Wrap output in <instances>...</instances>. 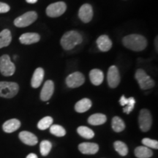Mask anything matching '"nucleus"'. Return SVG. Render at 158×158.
Returning a JSON list of instances; mask_svg holds the SVG:
<instances>
[{
  "mask_svg": "<svg viewBox=\"0 0 158 158\" xmlns=\"http://www.w3.org/2000/svg\"><path fill=\"white\" fill-rule=\"evenodd\" d=\"M10 6L7 4L0 2V13H7L10 10Z\"/></svg>",
  "mask_w": 158,
  "mask_h": 158,
  "instance_id": "2f4dec72",
  "label": "nucleus"
},
{
  "mask_svg": "<svg viewBox=\"0 0 158 158\" xmlns=\"http://www.w3.org/2000/svg\"><path fill=\"white\" fill-rule=\"evenodd\" d=\"M108 84L110 88H116L120 83V75L118 68L116 66H110L108 69L107 76Z\"/></svg>",
  "mask_w": 158,
  "mask_h": 158,
  "instance_id": "9d476101",
  "label": "nucleus"
},
{
  "mask_svg": "<svg viewBox=\"0 0 158 158\" xmlns=\"http://www.w3.org/2000/svg\"><path fill=\"white\" fill-rule=\"evenodd\" d=\"M51 147H52V143L49 141H43L40 145V154L43 156H47L50 152Z\"/></svg>",
  "mask_w": 158,
  "mask_h": 158,
  "instance_id": "c85d7f7f",
  "label": "nucleus"
},
{
  "mask_svg": "<svg viewBox=\"0 0 158 158\" xmlns=\"http://www.w3.org/2000/svg\"><path fill=\"white\" fill-rule=\"evenodd\" d=\"M15 64L11 62L8 55L0 57V72L5 76H11L15 73Z\"/></svg>",
  "mask_w": 158,
  "mask_h": 158,
  "instance_id": "39448f33",
  "label": "nucleus"
},
{
  "mask_svg": "<svg viewBox=\"0 0 158 158\" xmlns=\"http://www.w3.org/2000/svg\"><path fill=\"white\" fill-rule=\"evenodd\" d=\"M83 37L77 31H70L66 32L61 38L60 43L64 50L69 51L73 49L77 45L81 44Z\"/></svg>",
  "mask_w": 158,
  "mask_h": 158,
  "instance_id": "f03ea898",
  "label": "nucleus"
},
{
  "mask_svg": "<svg viewBox=\"0 0 158 158\" xmlns=\"http://www.w3.org/2000/svg\"><path fill=\"white\" fill-rule=\"evenodd\" d=\"M12 40L10 31L8 29H4L0 32V48L8 46Z\"/></svg>",
  "mask_w": 158,
  "mask_h": 158,
  "instance_id": "5701e85b",
  "label": "nucleus"
},
{
  "mask_svg": "<svg viewBox=\"0 0 158 158\" xmlns=\"http://www.w3.org/2000/svg\"><path fill=\"white\" fill-rule=\"evenodd\" d=\"M37 19V14L35 11H29L15 19L14 24L17 27H28L34 23Z\"/></svg>",
  "mask_w": 158,
  "mask_h": 158,
  "instance_id": "423d86ee",
  "label": "nucleus"
},
{
  "mask_svg": "<svg viewBox=\"0 0 158 158\" xmlns=\"http://www.w3.org/2000/svg\"><path fill=\"white\" fill-rule=\"evenodd\" d=\"M138 123L141 131L147 132L151 128L152 124V118L151 113L147 109H142L140 111L139 117H138Z\"/></svg>",
  "mask_w": 158,
  "mask_h": 158,
  "instance_id": "0eeeda50",
  "label": "nucleus"
},
{
  "mask_svg": "<svg viewBox=\"0 0 158 158\" xmlns=\"http://www.w3.org/2000/svg\"><path fill=\"white\" fill-rule=\"evenodd\" d=\"M135 77L141 89H149L155 86V81L142 69H138L136 70Z\"/></svg>",
  "mask_w": 158,
  "mask_h": 158,
  "instance_id": "20e7f679",
  "label": "nucleus"
},
{
  "mask_svg": "<svg viewBox=\"0 0 158 158\" xmlns=\"http://www.w3.org/2000/svg\"><path fill=\"white\" fill-rule=\"evenodd\" d=\"M66 4L63 2H58L48 6L46 8V14L51 18L59 17L66 11Z\"/></svg>",
  "mask_w": 158,
  "mask_h": 158,
  "instance_id": "6e6552de",
  "label": "nucleus"
},
{
  "mask_svg": "<svg viewBox=\"0 0 158 158\" xmlns=\"http://www.w3.org/2000/svg\"><path fill=\"white\" fill-rule=\"evenodd\" d=\"M50 133L53 135L58 136V137H63L66 134V130L62 126L58 124H54L50 127Z\"/></svg>",
  "mask_w": 158,
  "mask_h": 158,
  "instance_id": "cd10ccee",
  "label": "nucleus"
},
{
  "mask_svg": "<svg viewBox=\"0 0 158 158\" xmlns=\"http://www.w3.org/2000/svg\"><path fill=\"white\" fill-rule=\"evenodd\" d=\"M20 127H21V122L16 118H12L4 123L2 129L5 133H10L16 131Z\"/></svg>",
  "mask_w": 158,
  "mask_h": 158,
  "instance_id": "a211bd4d",
  "label": "nucleus"
},
{
  "mask_svg": "<svg viewBox=\"0 0 158 158\" xmlns=\"http://www.w3.org/2000/svg\"><path fill=\"white\" fill-rule=\"evenodd\" d=\"M40 37L37 33H24L19 37V41L24 45H30L39 42Z\"/></svg>",
  "mask_w": 158,
  "mask_h": 158,
  "instance_id": "f3484780",
  "label": "nucleus"
},
{
  "mask_svg": "<svg viewBox=\"0 0 158 158\" xmlns=\"http://www.w3.org/2000/svg\"><path fill=\"white\" fill-rule=\"evenodd\" d=\"M135 155L138 158H149L153 155V152L150 148L145 146H140L135 148Z\"/></svg>",
  "mask_w": 158,
  "mask_h": 158,
  "instance_id": "412c9836",
  "label": "nucleus"
},
{
  "mask_svg": "<svg viewBox=\"0 0 158 158\" xmlns=\"http://www.w3.org/2000/svg\"><path fill=\"white\" fill-rule=\"evenodd\" d=\"M114 149L121 156H126L128 153V149L127 145L124 142L116 141L114 143Z\"/></svg>",
  "mask_w": 158,
  "mask_h": 158,
  "instance_id": "a878e982",
  "label": "nucleus"
},
{
  "mask_svg": "<svg viewBox=\"0 0 158 158\" xmlns=\"http://www.w3.org/2000/svg\"><path fill=\"white\" fill-rule=\"evenodd\" d=\"M54 92V84L52 81H47L43 85L40 92V99L43 101L50 100Z\"/></svg>",
  "mask_w": 158,
  "mask_h": 158,
  "instance_id": "f8f14e48",
  "label": "nucleus"
},
{
  "mask_svg": "<svg viewBox=\"0 0 158 158\" xmlns=\"http://www.w3.org/2000/svg\"><path fill=\"white\" fill-rule=\"evenodd\" d=\"M135 100L134 99V98H128V102L124 106L123 111L127 114H129L130 113H131L132 110H133L134 106H135Z\"/></svg>",
  "mask_w": 158,
  "mask_h": 158,
  "instance_id": "7c9ffc66",
  "label": "nucleus"
},
{
  "mask_svg": "<svg viewBox=\"0 0 158 158\" xmlns=\"http://www.w3.org/2000/svg\"><path fill=\"white\" fill-rule=\"evenodd\" d=\"M97 44L99 49L102 52L108 51L112 47V42L107 35H102L97 40Z\"/></svg>",
  "mask_w": 158,
  "mask_h": 158,
  "instance_id": "2eb2a0df",
  "label": "nucleus"
},
{
  "mask_svg": "<svg viewBox=\"0 0 158 158\" xmlns=\"http://www.w3.org/2000/svg\"><path fill=\"white\" fill-rule=\"evenodd\" d=\"M84 76L80 72H75L69 75L66 78V84L70 88H77L84 84Z\"/></svg>",
  "mask_w": 158,
  "mask_h": 158,
  "instance_id": "1a4fd4ad",
  "label": "nucleus"
},
{
  "mask_svg": "<svg viewBox=\"0 0 158 158\" xmlns=\"http://www.w3.org/2000/svg\"><path fill=\"white\" fill-rule=\"evenodd\" d=\"M142 143L143 144V146H145V147L148 148H152V149H158V142L156 140L145 138L142 140Z\"/></svg>",
  "mask_w": 158,
  "mask_h": 158,
  "instance_id": "c756f323",
  "label": "nucleus"
},
{
  "mask_svg": "<svg viewBox=\"0 0 158 158\" xmlns=\"http://www.w3.org/2000/svg\"><path fill=\"white\" fill-rule=\"evenodd\" d=\"M78 149L84 155H94L98 152L99 146L94 143H81L78 145Z\"/></svg>",
  "mask_w": 158,
  "mask_h": 158,
  "instance_id": "ddd939ff",
  "label": "nucleus"
},
{
  "mask_svg": "<svg viewBox=\"0 0 158 158\" xmlns=\"http://www.w3.org/2000/svg\"><path fill=\"white\" fill-rule=\"evenodd\" d=\"M123 45L127 48L134 51H141L147 48V40L141 35L133 34L124 37L122 40Z\"/></svg>",
  "mask_w": 158,
  "mask_h": 158,
  "instance_id": "f257e3e1",
  "label": "nucleus"
},
{
  "mask_svg": "<svg viewBox=\"0 0 158 158\" xmlns=\"http://www.w3.org/2000/svg\"><path fill=\"white\" fill-rule=\"evenodd\" d=\"M26 158H38V157H37V156L35 155V154L31 153V154H29V155H27Z\"/></svg>",
  "mask_w": 158,
  "mask_h": 158,
  "instance_id": "473e14b6",
  "label": "nucleus"
},
{
  "mask_svg": "<svg viewBox=\"0 0 158 158\" xmlns=\"http://www.w3.org/2000/svg\"><path fill=\"white\" fill-rule=\"evenodd\" d=\"M19 86L15 82L0 81V97L12 98L18 94Z\"/></svg>",
  "mask_w": 158,
  "mask_h": 158,
  "instance_id": "7ed1b4c3",
  "label": "nucleus"
},
{
  "mask_svg": "<svg viewBox=\"0 0 158 158\" xmlns=\"http://www.w3.org/2000/svg\"><path fill=\"white\" fill-rule=\"evenodd\" d=\"M78 16L84 23H89L93 17L92 7L89 4L83 5L78 11Z\"/></svg>",
  "mask_w": 158,
  "mask_h": 158,
  "instance_id": "9b49d317",
  "label": "nucleus"
},
{
  "mask_svg": "<svg viewBox=\"0 0 158 158\" xmlns=\"http://www.w3.org/2000/svg\"><path fill=\"white\" fill-rule=\"evenodd\" d=\"M44 70L41 68H37L35 70L31 81V85L33 88H38L40 86L44 78Z\"/></svg>",
  "mask_w": 158,
  "mask_h": 158,
  "instance_id": "dca6fc26",
  "label": "nucleus"
},
{
  "mask_svg": "<svg viewBox=\"0 0 158 158\" xmlns=\"http://www.w3.org/2000/svg\"><path fill=\"white\" fill-rule=\"evenodd\" d=\"M92 107V101L88 98H84L79 100L75 106V110L78 113H84Z\"/></svg>",
  "mask_w": 158,
  "mask_h": 158,
  "instance_id": "aec40b11",
  "label": "nucleus"
},
{
  "mask_svg": "<svg viewBox=\"0 0 158 158\" xmlns=\"http://www.w3.org/2000/svg\"><path fill=\"white\" fill-rule=\"evenodd\" d=\"M89 78L92 84L95 86H99L103 81L104 74L99 69H93L89 73Z\"/></svg>",
  "mask_w": 158,
  "mask_h": 158,
  "instance_id": "6ab92c4d",
  "label": "nucleus"
},
{
  "mask_svg": "<svg viewBox=\"0 0 158 158\" xmlns=\"http://www.w3.org/2000/svg\"><path fill=\"white\" fill-rule=\"evenodd\" d=\"M77 132L81 137L86 138V139H91L94 136V133L93 130H91L90 128L85 126H81L77 129Z\"/></svg>",
  "mask_w": 158,
  "mask_h": 158,
  "instance_id": "393cba45",
  "label": "nucleus"
},
{
  "mask_svg": "<svg viewBox=\"0 0 158 158\" xmlns=\"http://www.w3.org/2000/svg\"><path fill=\"white\" fill-rule=\"evenodd\" d=\"M26 1H27V2H28L29 4H35L37 2V0H26Z\"/></svg>",
  "mask_w": 158,
  "mask_h": 158,
  "instance_id": "72a5a7b5",
  "label": "nucleus"
},
{
  "mask_svg": "<svg viewBox=\"0 0 158 158\" xmlns=\"http://www.w3.org/2000/svg\"><path fill=\"white\" fill-rule=\"evenodd\" d=\"M19 138L23 143L29 146H35L37 143V136L28 131H22L19 133Z\"/></svg>",
  "mask_w": 158,
  "mask_h": 158,
  "instance_id": "4468645a",
  "label": "nucleus"
},
{
  "mask_svg": "<svg viewBox=\"0 0 158 158\" xmlns=\"http://www.w3.org/2000/svg\"><path fill=\"white\" fill-rule=\"evenodd\" d=\"M53 121L54 120H53L52 117H51V116H45V117L43 118L41 120H40L38 123H37V127L41 130L48 129V128L52 125Z\"/></svg>",
  "mask_w": 158,
  "mask_h": 158,
  "instance_id": "bb28decb",
  "label": "nucleus"
},
{
  "mask_svg": "<svg viewBox=\"0 0 158 158\" xmlns=\"http://www.w3.org/2000/svg\"><path fill=\"white\" fill-rule=\"evenodd\" d=\"M106 120H107V117L104 114H94L89 117L88 122L92 125H101L106 122Z\"/></svg>",
  "mask_w": 158,
  "mask_h": 158,
  "instance_id": "4be33fe9",
  "label": "nucleus"
},
{
  "mask_svg": "<svg viewBox=\"0 0 158 158\" xmlns=\"http://www.w3.org/2000/svg\"><path fill=\"white\" fill-rule=\"evenodd\" d=\"M111 125L113 130L116 133H120V132L123 131L125 128V124L124 121L118 116H114L112 118Z\"/></svg>",
  "mask_w": 158,
  "mask_h": 158,
  "instance_id": "b1692460",
  "label": "nucleus"
}]
</instances>
